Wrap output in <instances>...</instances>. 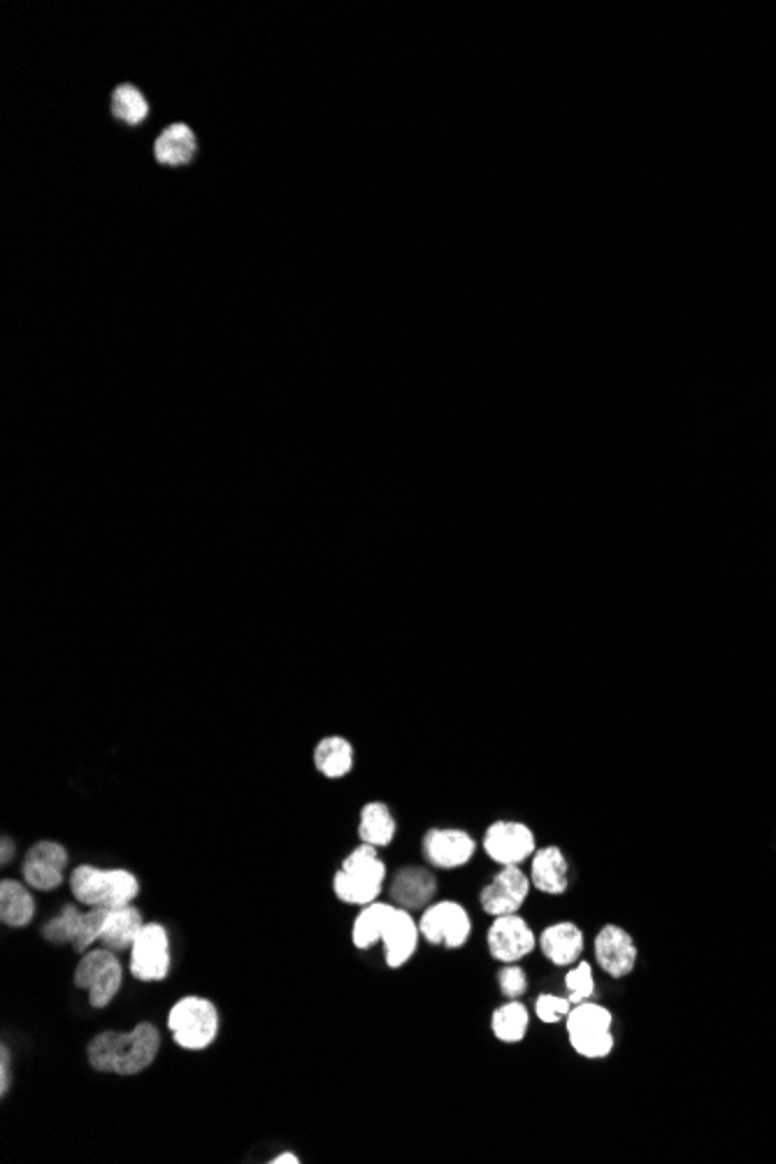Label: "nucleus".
Returning <instances> with one entry per match:
<instances>
[{
	"label": "nucleus",
	"mask_w": 776,
	"mask_h": 1164,
	"mask_svg": "<svg viewBox=\"0 0 776 1164\" xmlns=\"http://www.w3.org/2000/svg\"><path fill=\"white\" fill-rule=\"evenodd\" d=\"M161 1051V1032L153 1023H138L133 1029L100 1032L87 1046L89 1065L100 1074L138 1076L153 1065Z\"/></svg>",
	"instance_id": "1"
},
{
	"label": "nucleus",
	"mask_w": 776,
	"mask_h": 1164,
	"mask_svg": "<svg viewBox=\"0 0 776 1164\" xmlns=\"http://www.w3.org/2000/svg\"><path fill=\"white\" fill-rule=\"evenodd\" d=\"M72 897L84 904L87 909H119L133 904L140 895V882L128 869H102L93 865H80L70 874Z\"/></svg>",
	"instance_id": "2"
},
{
	"label": "nucleus",
	"mask_w": 776,
	"mask_h": 1164,
	"mask_svg": "<svg viewBox=\"0 0 776 1164\" xmlns=\"http://www.w3.org/2000/svg\"><path fill=\"white\" fill-rule=\"evenodd\" d=\"M386 884V863L379 858L377 846L360 844L342 860V867L332 876V893L351 907H368L377 902Z\"/></svg>",
	"instance_id": "3"
},
{
	"label": "nucleus",
	"mask_w": 776,
	"mask_h": 1164,
	"mask_svg": "<svg viewBox=\"0 0 776 1164\" xmlns=\"http://www.w3.org/2000/svg\"><path fill=\"white\" fill-rule=\"evenodd\" d=\"M219 1008L212 999L200 995H185L168 1012V1029L172 1042L185 1051H205L219 1037Z\"/></svg>",
	"instance_id": "4"
},
{
	"label": "nucleus",
	"mask_w": 776,
	"mask_h": 1164,
	"mask_svg": "<svg viewBox=\"0 0 776 1164\" xmlns=\"http://www.w3.org/2000/svg\"><path fill=\"white\" fill-rule=\"evenodd\" d=\"M614 1016L607 1006L586 999L573 1006L565 1018L567 1039L577 1055L586 1059H605L614 1051Z\"/></svg>",
	"instance_id": "5"
},
{
	"label": "nucleus",
	"mask_w": 776,
	"mask_h": 1164,
	"mask_svg": "<svg viewBox=\"0 0 776 1164\" xmlns=\"http://www.w3.org/2000/svg\"><path fill=\"white\" fill-rule=\"evenodd\" d=\"M72 983L89 993V1004L93 1008L110 1006L123 986V965L119 955L108 948H91L82 953Z\"/></svg>",
	"instance_id": "6"
},
{
	"label": "nucleus",
	"mask_w": 776,
	"mask_h": 1164,
	"mask_svg": "<svg viewBox=\"0 0 776 1164\" xmlns=\"http://www.w3.org/2000/svg\"><path fill=\"white\" fill-rule=\"evenodd\" d=\"M421 937L432 946H445L449 951L462 948L472 935V918L460 902L439 899L428 904L419 916Z\"/></svg>",
	"instance_id": "7"
},
{
	"label": "nucleus",
	"mask_w": 776,
	"mask_h": 1164,
	"mask_svg": "<svg viewBox=\"0 0 776 1164\" xmlns=\"http://www.w3.org/2000/svg\"><path fill=\"white\" fill-rule=\"evenodd\" d=\"M128 953V972L136 981L159 983L170 974V937L161 923H145Z\"/></svg>",
	"instance_id": "8"
},
{
	"label": "nucleus",
	"mask_w": 776,
	"mask_h": 1164,
	"mask_svg": "<svg viewBox=\"0 0 776 1164\" xmlns=\"http://www.w3.org/2000/svg\"><path fill=\"white\" fill-rule=\"evenodd\" d=\"M481 846L486 856L500 867L521 865L530 860L537 850L535 833L519 820H496L494 825H488Z\"/></svg>",
	"instance_id": "9"
},
{
	"label": "nucleus",
	"mask_w": 776,
	"mask_h": 1164,
	"mask_svg": "<svg viewBox=\"0 0 776 1164\" xmlns=\"http://www.w3.org/2000/svg\"><path fill=\"white\" fill-rule=\"evenodd\" d=\"M70 865V853L63 844L42 839L33 844L26 853L21 876L29 888L33 891H57L66 882V869Z\"/></svg>",
	"instance_id": "10"
},
{
	"label": "nucleus",
	"mask_w": 776,
	"mask_h": 1164,
	"mask_svg": "<svg viewBox=\"0 0 776 1164\" xmlns=\"http://www.w3.org/2000/svg\"><path fill=\"white\" fill-rule=\"evenodd\" d=\"M486 944L490 958L509 965L519 963L526 955H530L537 946V937L526 918H521L519 914H509L494 918V923L488 927Z\"/></svg>",
	"instance_id": "11"
},
{
	"label": "nucleus",
	"mask_w": 776,
	"mask_h": 1164,
	"mask_svg": "<svg viewBox=\"0 0 776 1164\" xmlns=\"http://www.w3.org/2000/svg\"><path fill=\"white\" fill-rule=\"evenodd\" d=\"M530 876L519 865H509L503 867L494 876V882L479 893V904L481 909L494 918L519 914L530 895Z\"/></svg>",
	"instance_id": "12"
},
{
	"label": "nucleus",
	"mask_w": 776,
	"mask_h": 1164,
	"mask_svg": "<svg viewBox=\"0 0 776 1164\" xmlns=\"http://www.w3.org/2000/svg\"><path fill=\"white\" fill-rule=\"evenodd\" d=\"M475 837L458 830V827H432L421 842L424 860L437 869H458L468 865L475 858Z\"/></svg>",
	"instance_id": "13"
},
{
	"label": "nucleus",
	"mask_w": 776,
	"mask_h": 1164,
	"mask_svg": "<svg viewBox=\"0 0 776 1164\" xmlns=\"http://www.w3.org/2000/svg\"><path fill=\"white\" fill-rule=\"evenodd\" d=\"M595 961L611 978H624L635 972L639 951L628 929L618 925H605L593 942Z\"/></svg>",
	"instance_id": "14"
},
{
	"label": "nucleus",
	"mask_w": 776,
	"mask_h": 1164,
	"mask_svg": "<svg viewBox=\"0 0 776 1164\" xmlns=\"http://www.w3.org/2000/svg\"><path fill=\"white\" fill-rule=\"evenodd\" d=\"M419 939H421L419 921L411 916V912L396 907L391 921H388L384 929V937H381L386 965L391 969L405 967L414 958V953H417Z\"/></svg>",
	"instance_id": "15"
},
{
	"label": "nucleus",
	"mask_w": 776,
	"mask_h": 1164,
	"mask_svg": "<svg viewBox=\"0 0 776 1164\" xmlns=\"http://www.w3.org/2000/svg\"><path fill=\"white\" fill-rule=\"evenodd\" d=\"M537 946L545 958L556 967H570L581 961L586 946L584 929L570 921H560L541 929Z\"/></svg>",
	"instance_id": "16"
},
{
	"label": "nucleus",
	"mask_w": 776,
	"mask_h": 1164,
	"mask_svg": "<svg viewBox=\"0 0 776 1164\" xmlns=\"http://www.w3.org/2000/svg\"><path fill=\"white\" fill-rule=\"evenodd\" d=\"M437 893V878L426 867H402L396 872L388 897L407 912L426 909Z\"/></svg>",
	"instance_id": "17"
},
{
	"label": "nucleus",
	"mask_w": 776,
	"mask_h": 1164,
	"mask_svg": "<svg viewBox=\"0 0 776 1164\" xmlns=\"http://www.w3.org/2000/svg\"><path fill=\"white\" fill-rule=\"evenodd\" d=\"M530 882L545 895H563L570 886V867L558 846H541L530 858Z\"/></svg>",
	"instance_id": "18"
},
{
	"label": "nucleus",
	"mask_w": 776,
	"mask_h": 1164,
	"mask_svg": "<svg viewBox=\"0 0 776 1164\" xmlns=\"http://www.w3.org/2000/svg\"><path fill=\"white\" fill-rule=\"evenodd\" d=\"M142 925H145V918L140 909L133 907V904H126V907H119V909H108L106 925H102L98 944L112 953L131 951Z\"/></svg>",
	"instance_id": "19"
},
{
	"label": "nucleus",
	"mask_w": 776,
	"mask_h": 1164,
	"mask_svg": "<svg viewBox=\"0 0 776 1164\" xmlns=\"http://www.w3.org/2000/svg\"><path fill=\"white\" fill-rule=\"evenodd\" d=\"M396 912V904L394 902H372L368 904V907H360L354 925H351V942L358 951H368L377 944H381V937H384V929L388 925V921H391Z\"/></svg>",
	"instance_id": "20"
},
{
	"label": "nucleus",
	"mask_w": 776,
	"mask_h": 1164,
	"mask_svg": "<svg viewBox=\"0 0 776 1164\" xmlns=\"http://www.w3.org/2000/svg\"><path fill=\"white\" fill-rule=\"evenodd\" d=\"M198 151V140L187 123H172L159 136L153 145V157L161 166H187L193 161Z\"/></svg>",
	"instance_id": "21"
},
{
	"label": "nucleus",
	"mask_w": 776,
	"mask_h": 1164,
	"mask_svg": "<svg viewBox=\"0 0 776 1164\" xmlns=\"http://www.w3.org/2000/svg\"><path fill=\"white\" fill-rule=\"evenodd\" d=\"M312 760L317 772L326 779H345L354 769V746L347 737L328 735L315 746Z\"/></svg>",
	"instance_id": "22"
},
{
	"label": "nucleus",
	"mask_w": 776,
	"mask_h": 1164,
	"mask_svg": "<svg viewBox=\"0 0 776 1164\" xmlns=\"http://www.w3.org/2000/svg\"><path fill=\"white\" fill-rule=\"evenodd\" d=\"M36 918V899L29 891L14 878L0 882V921L8 927H26Z\"/></svg>",
	"instance_id": "23"
},
{
	"label": "nucleus",
	"mask_w": 776,
	"mask_h": 1164,
	"mask_svg": "<svg viewBox=\"0 0 776 1164\" xmlns=\"http://www.w3.org/2000/svg\"><path fill=\"white\" fill-rule=\"evenodd\" d=\"M396 833H398V823L391 809L386 807V802H368V805H364V809H360V820H358L360 842L384 848L396 839Z\"/></svg>",
	"instance_id": "24"
},
{
	"label": "nucleus",
	"mask_w": 776,
	"mask_h": 1164,
	"mask_svg": "<svg viewBox=\"0 0 776 1164\" xmlns=\"http://www.w3.org/2000/svg\"><path fill=\"white\" fill-rule=\"evenodd\" d=\"M494 1037L503 1044H521L530 1029V1012L521 999H509L490 1016Z\"/></svg>",
	"instance_id": "25"
},
{
	"label": "nucleus",
	"mask_w": 776,
	"mask_h": 1164,
	"mask_svg": "<svg viewBox=\"0 0 776 1164\" xmlns=\"http://www.w3.org/2000/svg\"><path fill=\"white\" fill-rule=\"evenodd\" d=\"M112 115L126 126H138L149 117V102L138 87L121 84L112 93Z\"/></svg>",
	"instance_id": "26"
},
{
	"label": "nucleus",
	"mask_w": 776,
	"mask_h": 1164,
	"mask_svg": "<svg viewBox=\"0 0 776 1164\" xmlns=\"http://www.w3.org/2000/svg\"><path fill=\"white\" fill-rule=\"evenodd\" d=\"M80 918H82V912L77 909L74 904H68V907L61 909L59 916H54L42 927L44 942L54 944V946L72 944L74 933H77V925H80Z\"/></svg>",
	"instance_id": "27"
},
{
	"label": "nucleus",
	"mask_w": 776,
	"mask_h": 1164,
	"mask_svg": "<svg viewBox=\"0 0 776 1164\" xmlns=\"http://www.w3.org/2000/svg\"><path fill=\"white\" fill-rule=\"evenodd\" d=\"M106 916H108V909H87V912H82L80 925H77L74 939L70 944L77 953H87V951H91L93 944L100 942V933H102V925H106Z\"/></svg>",
	"instance_id": "28"
},
{
	"label": "nucleus",
	"mask_w": 776,
	"mask_h": 1164,
	"mask_svg": "<svg viewBox=\"0 0 776 1164\" xmlns=\"http://www.w3.org/2000/svg\"><path fill=\"white\" fill-rule=\"evenodd\" d=\"M565 988H567V997H570L573 1004L590 999L595 995V974H593L590 963H586V961L575 963L573 969L565 974Z\"/></svg>",
	"instance_id": "29"
},
{
	"label": "nucleus",
	"mask_w": 776,
	"mask_h": 1164,
	"mask_svg": "<svg viewBox=\"0 0 776 1164\" xmlns=\"http://www.w3.org/2000/svg\"><path fill=\"white\" fill-rule=\"evenodd\" d=\"M573 1002L570 997H558V995H551V993H541L535 1002V1016L547 1023V1025H556V1023H563L567 1018V1014L573 1012Z\"/></svg>",
	"instance_id": "30"
},
{
	"label": "nucleus",
	"mask_w": 776,
	"mask_h": 1164,
	"mask_svg": "<svg viewBox=\"0 0 776 1164\" xmlns=\"http://www.w3.org/2000/svg\"><path fill=\"white\" fill-rule=\"evenodd\" d=\"M498 986L507 999H519L528 993V976L519 963H509L498 972Z\"/></svg>",
	"instance_id": "31"
},
{
	"label": "nucleus",
	"mask_w": 776,
	"mask_h": 1164,
	"mask_svg": "<svg viewBox=\"0 0 776 1164\" xmlns=\"http://www.w3.org/2000/svg\"><path fill=\"white\" fill-rule=\"evenodd\" d=\"M10 1085H12V1081H10V1051L3 1044V1048H0V1095L6 1097L8 1091H10Z\"/></svg>",
	"instance_id": "32"
},
{
	"label": "nucleus",
	"mask_w": 776,
	"mask_h": 1164,
	"mask_svg": "<svg viewBox=\"0 0 776 1164\" xmlns=\"http://www.w3.org/2000/svg\"><path fill=\"white\" fill-rule=\"evenodd\" d=\"M17 853V846L12 844L10 837H3V844H0V863L3 865H10L12 856Z\"/></svg>",
	"instance_id": "33"
},
{
	"label": "nucleus",
	"mask_w": 776,
	"mask_h": 1164,
	"mask_svg": "<svg viewBox=\"0 0 776 1164\" xmlns=\"http://www.w3.org/2000/svg\"><path fill=\"white\" fill-rule=\"evenodd\" d=\"M270 1164H300V1157L296 1153H279L270 1160Z\"/></svg>",
	"instance_id": "34"
}]
</instances>
